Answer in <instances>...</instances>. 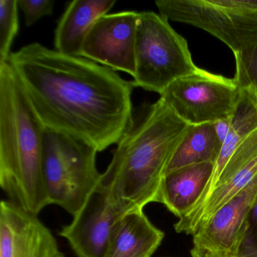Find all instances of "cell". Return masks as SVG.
Segmentation results:
<instances>
[{
	"label": "cell",
	"mask_w": 257,
	"mask_h": 257,
	"mask_svg": "<svg viewBox=\"0 0 257 257\" xmlns=\"http://www.w3.org/2000/svg\"><path fill=\"white\" fill-rule=\"evenodd\" d=\"M46 129L102 152L117 144L133 117V83L109 67L39 43L9 58Z\"/></svg>",
	"instance_id": "6da1fadb"
},
{
	"label": "cell",
	"mask_w": 257,
	"mask_h": 257,
	"mask_svg": "<svg viewBox=\"0 0 257 257\" xmlns=\"http://www.w3.org/2000/svg\"><path fill=\"white\" fill-rule=\"evenodd\" d=\"M189 127L160 98L141 104L117 143L97 189L122 214L160 202L168 166Z\"/></svg>",
	"instance_id": "7a4b0ae2"
},
{
	"label": "cell",
	"mask_w": 257,
	"mask_h": 257,
	"mask_svg": "<svg viewBox=\"0 0 257 257\" xmlns=\"http://www.w3.org/2000/svg\"><path fill=\"white\" fill-rule=\"evenodd\" d=\"M46 127L10 61L0 64V186L11 201L37 215L51 204L43 171Z\"/></svg>",
	"instance_id": "3957f363"
},
{
	"label": "cell",
	"mask_w": 257,
	"mask_h": 257,
	"mask_svg": "<svg viewBox=\"0 0 257 257\" xmlns=\"http://www.w3.org/2000/svg\"><path fill=\"white\" fill-rule=\"evenodd\" d=\"M98 152L81 140L46 129L43 171L51 204L74 216L97 190Z\"/></svg>",
	"instance_id": "277c9868"
},
{
	"label": "cell",
	"mask_w": 257,
	"mask_h": 257,
	"mask_svg": "<svg viewBox=\"0 0 257 257\" xmlns=\"http://www.w3.org/2000/svg\"><path fill=\"white\" fill-rule=\"evenodd\" d=\"M135 60V88L159 94L177 79L199 70L186 40L154 12L140 13Z\"/></svg>",
	"instance_id": "5b68a950"
},
{
	"label": "cell",
	"mask_w": 257,
	"mask_h": 257,
	"mask_svg": "<svg viewBox=\"0 0 257 257\" xmlns=\"http://www.w3.org/2000/svg\"><path fill=\"white\" fill-rule=\"evenodd\" d=\"M156 5L168 22L209 33L234 55L257 42V0H158Z\"/></svg>",
	"instance_id": "8992f818"
},
{
	"label": "cell",
	"mask_w": 257,
	"mask_h": 257,
	"mask_svg": "<svg viewBox=\"0 0 257 257\" xmlns=\"http://www.w3.org/2000/svg\"><path fill=\"white\" fill-rule=\"evenodd\" d=\"M239 97L240 88L234 79L200 68L177 79L160 94L161 100L189 125L229 118Z\"/></svg>",
	"instance_id": "52a82bcc"
},
{
	"label": "cell",
	"mask_w": 257,
	"mask_h": 257,
	"mask_svg": "<svg viewBox=\"0 0 257 257\" xmlns=\"http://www.w3.org/2000/svg\"><path fill=\"white\" fill-rule=\"evenodd\" d=\"M257 200V176L193 234L192 257H240Z\"/></svg>",
	"instance_id": "ba28073f"
},
{
	"label": "cell",
	"mask_w": 257,
	"mask_h": 257,
	"mask_svg": "<svg viewBox=\"0 0 257 257\" xmlns=\"http://www.w3.org/2000/svg\"><path fill=\"white\" fill-rule=\"evenodd\" d=\"M139 17L140 13L135 11L105 15L93 25L79 56L134 78Z\"/></svg>",
	"instance_id": "9c48e42d"
},
{
	"label": "cell",
	"mask_w": 257,
	"mask_h": 257,
	"mask_svg": "<svg viewBox=\"0 0 257 257\" xmlns=\"http://www.w3.org/2000/svg\"><path fill=\"white\" fill-rule=\"evenodd\" d=\"M0 257H65L37 215L11 201L0 204Z\"/></svg>",
	"instance_id": "30bf717a"
},
{
	"label": "cell",
	"mask_w": 257,
	"mask_h": 257,
	"mask_svg": "<svg viewBox=\"0 0 257 257\" xmlns=\"http://www.w3.org/2000/svg\"><path fill=\"white\" fill-rule=\"evenodd\" d=\"M123 214L97 189L59 234L68 241L76 256L104 257L112 225Z\"/></svg>",
	"instance_id": "8fae6325"
},
{
	"label": "cell",
	"mask_w": 257,
	"mask_h": 257,
	"mask_svg": "<svg viewBox=\"0 0 257 257\" xmlns=\"http://www.w3.org/2000/svg\"><path fill=\"white\" fill-rule=\"evenodd\" d=\"M165 237L144 209L121 215L112 225L104 257H152Z\"/></svg>",
	"instance_id": "7c38bea8"
},
{
	"label": "cell",
	"mask_w": 257,
	"mask_h": 257,
	"mask_svg": "<svg viewBox=\"0 0 257 257\" xmlns=\"http://www.w3.org/2000/svg\"><path fill=\"white\" fill-rule=\"evenodd\" d=\"M115 4V0H74L69 3L55 29V50L79 56L93 25L108 14Z\"/></svg>",
	"instance_id": "4fadbf2b"
},
{
	"label": "cell",
	"mask_w": 257,
	"mask_h": 257,
	"mask_svg": "<svg viewBox=\"0 0 257 257\" xmlns=\"http://www.w3.org/2000/svg\"><path fill=\"white\" fill-rule=\"evenodd\" d=\"M257 130V98L249 90L240 89V97L231 116L229 132L222 144L220 154L214 165L213 174L202 195L195 205L181 218L186 217L198 211L210 196L218 179L236 149L252 132Z\"/></svg>",
	"instance_id": "5bb4252c"
},
{
	"label": "cell",
	"mask_w": 257,
	"mask_h": 257,
	"mask_svg": "<svg viewBox=\"0 0 257 257\" xmlns=\"http://www.w3.org/2000/svg\"><path fill=\"white\" fill-rule=\"evenodd\" d=\"M214 164H195L168 173L161 189L160 202L179 219L198 201L211 178Z\"/></svg>",
	"instance_id": "9a60e30c"
},
{
	"label": "cell",
	"mask_w": 257,
	"mask_h": 257,
	"mask_svg": "<svg viewBox=\"0 0 257 257\" xmlns=\"http://www.w3.org/2000/svg\"><path fill=\"white\" fill-rule=\"evenodd\" d=\"M222 146L213 123L190 125L168 166L167 174L195 164L210 162L215 165Z\"/></svg>",
	"instance_id": "2e32d148"
},
{
	"label": "cell",
	"mask_w": 257,
	"mask_h": 257,
	"mask_svg": "<svg viewBox=\"0 0 257 257\" xmlns=\"http://www.w3.org/2000/svg\"><path fill=\"white\" fill-rule=\"evenodd\" d=\"M18 0H0V64L8 61L19 30Z\"/></svg>",
	"instance_id": "e0dca14e"
},
{
	"label": "cell",
	"mask_w": 257,
	"mask_h": 257,
	"mask_svg": "<svg viewBox=\"0 0 257 257\" xmlns=\"http://www.w3.org/2000/svg\"><path fill=\"white\" fill-rule=\"evenodd\" d=\"M234 80L240 89L249 90L257 98V42L246 50L234 55Z\"/></svg>",
	"instance_id": "ac0fdd59"
},
{
	"label": "cell",
	"mask_w": 257,
	"mask_h": 257,
	"mask_svg": "<svg viewBox=\"0 0 257 257\" xmlns=\"http://www.w3.org/2000/svg\"><path fill=\"white\" fill-rule=\"evenodd\" d=\"M19 7L25 16L27 27L34 25L42 18L53 14L55 1L53 0H18Z\"/></svg>",
	"instance_id": "d6986e66"
},
{
	"label": "cell",
	"mask_w": 257,
	"mask_h": 257,
	"mask_svg": "<svg viewBox=\"0 0 257 257\" xmlns=\"http://www.w3.org/2000/svg\"><path fill=\"white\" fill-rule=\"evenodd\" d=\"M257 255V200L249 213V230L242 246L240 257Z\"/></svg>",
	"instance_id": "ffe728a7"
},
{
	"label": "cell",
	"mask_w": 257,
	"mask_h": 257,
	"mask_svg": "<svg viewBox=\"0 0 257 257\" xmlns=\"http://www.w3.org/2000/svg\"><path fill=\"white\" fill-rule=\"evenodd\" d=\"M230 124H231V117L225 118V119L219 120V121L213 123L216 135H217L222 145L229 132Z\"/></svg>",
	"instance_id": "44dd1931"
},
{
	"label": "cell",
	"mask_w": 257,
	"mask_h": 257,
	"mask_svg": "<svg viewBox=\"0 0 257 257\" xmlns=\"http://www.w3.org/2000/svg\"><path fill=\"white\" fill-rule=\"evenodd\" d=\"M249 257H257V255H253V256H249Z\"/></svg>",
	"instance_id": "7402d4cb"
},
{
	"label": "cell",
	"mask_w": 257,
	"mask_h": 257,
	"mask_svg": "<svg viewBox=\"0 0 257 257\" xmlns=\"http://www.w3.org/2000/svg\"><path fill=\"white\" fill-rule=\"evenodd\" d=\"M164 257H169V256H164Z\"/></svg>",
	"instance_id": "603a6c76"
}]
</instances>
